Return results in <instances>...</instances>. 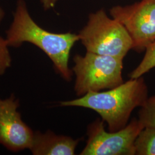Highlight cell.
Wrapping results in <instances>:
<instances>
[{
	"mask_svg": "<svg viewBox=\"0 0 155 155\" xmlns=\"http://www.w3.org/2000/svg\"><path fill=\"white\" fill-rule=\"evenodd\" d=\"M6 40L12 47H19L25 42L36 45L50 58L56 71L64 80H71L72 71L68 67V61L72 47L79 40L78 35L52 33L41 28L30 16L23 0L18 1Z\"/></svg>",
	"mask_w": 155,
	"mask_h": 155,
	"instance_id": "1",
	"label": "cell"
},
{
	"mask_svg": "<svg viewBox=\"0 0 155 155\" xmlns=\"http://www.w3.org/2000/svg\"><path fill=\"white\" fill-rule=\"evenodd\" d=\"M148 97V86L141 77L106 91L90 92L77 99L61 102L60 106L93 110L107 123L109 131L114 132L127 125L134 109L143 105Z\"/></svg>",
	"mask_w": 155,
	"mask_h": 155,
	"instance_id": "2",
	"label": "cell"
},
{
	"mask_svg": "<svg viewBox=\"0 0 155 155\" xmlns=\"http://www.w3.org/2000/svg\"><path fill=\"white\" fill-rule=\"evenodd\" d=\"M87 52L123 59L133 48L127 30L103 9L91 13L87 24L78 34Z\"/></svg>",
	"mask_w": 155,
	"mask_h": 155,
	"instance_id": "3",
	"label": "cell"
},
{
	"mask_svg": "<svg viewBox=\"0 0 155 155\" xmlns=\"http://www.w3.org/2000/svg\"><path fill=\"white\" fill-rule=\"evenodd\" d=\"M76 75L74 90L78 96L114 89L124 83L123 59L87 52L74 57Z\"/></svg>",
	"mask_w": 155,
	"mask_h": 155,
	"instance_id": "4",
	"label": "cell"
},
{
	"mask_svg": "<svg viewBox=\"0 0 155 155\" xmlns=\"http://www.w3.org/2000/svg\"><path fill=\"white\" fill-rule=\"evenodd\" d=\"M144 128L134 118L122 129L107 132L104 121L97 118L87 127L88 139L80 155H135V141Z\"/></svg>",
	"mask_w": 155,
	"mask_h": 155,
	"instance_id": "5",
	"label": "cell"
},
{
	"mask_svg": "<svg viewBox=\"0 0 155 155\" xmlns=\"http://www.w3.org/2000/svg\"><path fill=\"white\" fill-rule=\"evenodd\" d=\"M111 16L126 28L133 50L141 52L155 41V0H141L132 5L115 6Z\"/></svg>",
	"mask_w": 155,
	"mask_h": 155,
	"instance_id": "6",
	"label": "cell"
},
{
	"mask_svg": "<svg viewBox=\"0 0 155 155\" xmlns=\"http://www.w3.org/2000/svg\"><path fill=\"white\" fill-rule=\"evenodd\" d=\"M18 106L19 101L13 94L5 100L0 98V144L15 152L29 149L34 134L21 120Z\"/></svg>",
	"mask_w": 155,
	"mask_h": 155,
	"instance_id": "7",
	"label": "cell"
},
{
	"mask_svg": "<svg viewBox=\"0 0 155 155\" xmlns=\"http://www.w3.org/2000/svg\"><path fill=\"white\" fill-rule=\"evenodd\" d=\"M81 139L58 135L51 130L34 132L29 150L35 155H73Z\"/></svg>",
	"mask_w": 155,
	"mask_h": 155,
	"instance_id": "8",
	"label": "cell"
},
{
	"mask_svg": "<svg viewBox=\"0 0 155 155\" xmlns=\"http://www.w3.org/2000/svg\"><path fill=\"white\" fill-rule=\"evenodd\" d=\"M135 155H155V127H146L141 131L134 143Z\"/></svg>",
	"mask_w": 155,
	"mask_h": 155,
	"instance_id": "9",
	"label": "cell"
},
{
	"mask_svg": "<svg viewBox=\"0 0 155 155\" xmlns=\"http://www.w3.org/2000/svg\"><path fill=\"white\" fill-rule=\"evenodd\" d=\"M145 54L143 60L137 67L129 75L130 79L143 77L145 73L155 67V41L145 48Z\"/></svg>",
	"mask_w": 155,
	"mask_h": 155,
	"instance_id": "10",
	"label": "cell"
},
{
	"mask_svg": "<svg viewBox=\"0 0 155 155\" xmlns=\"http://www.w3.org/2000/svg\"><path fill=\"white\" fill-rule=\"evenodd\" d=\"M138 120L144 127H155V95L148 97L140 107Z\"/></svg>",
	"mask_w": 155,
	"mask_h": 155,
	"instance_id": "11",
	"label": "cell"
},
{
	"mask_svg": "<svg viewBox=\"0 0 155 155\" xmlns=\"http://www.w3.org/2000/svg\"><path fill=\"white\" fill-rule=\"evenodd\" d=\"M8 47L6 40L0 36V75L4 74L11 65V56Z\"/></svg>",
	"mask_w": 155,
	"mask_h": 155,
	"instance_id": "12",
	"label": "cell"
},
{
	"mask_svg": "<svg viewBox=\"0 0 155 155\" xmlns=\"http://www.w3.org/2000/svg\"><path fill=\"white\" fill-rule=\"evenodd\" d=\"M58 0H41V2L45 9L47 10L52 8L56 3Z\"/></svg>",
	"mask_w": 155,
	"mask_h": 155,
	"instance_id": "13",
	"label": "cell"
},
{
	"mask_svg": "<svg viewBox=\"0 0 155 155\" xmlns=\"http://www.w3.org/2000/svg\"><path fill=\"white\" fill-rule=\"evenodd\" d=\"M4 12L2 11V10L1 9V8H0V22H1V21L2 20V18H3V17H4Z\"/></svg>",
	"mask_w": 155,
	"mask_h": 155,
	"instance_id": "14",
	"label": "cell"
}]
</instances>
